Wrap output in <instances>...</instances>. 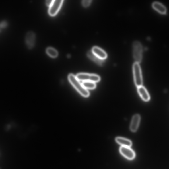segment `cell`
I'll return each mask as SVG.
<instances>
[{"label": "cell", "instance_id": "cell-12", "mask_svg": "<svg viewBox=\"0 0 169 169\" xmlns=\"http://www.w3.org/2000/svg\"><path fill=\"white\" fill-rule=\"evenodd\" d=\"M87 55L90 60L95 62L97 64L100 65H103L104 60H101L98 58L95 54H93L91 50L89 51L87 53Z\"/></svg>", "mask_w": 169, "mask_h": 169}, {"label": "cell", "instance_id": "cell-15", "mask_svg": "<svg viewBox=\"0 0 169 169\" xmlns=\"http://www.w3.org/2000/svg\"><path fill=\"white\" fill-rule=\"evenodd\" d=\"M46 52L52 58H55L58 55L57 51L52 48H49L46 49Z\"/></svg>", "mask_w": 169, "mask_h": 169}, {"label": "cell", "instance_id": "cell-10", "mask_svg": "<svg viewBox=\"0 0 169 169\" xmlns=\"http://www.w3.org/2000/svg\"><path fill=\"white\" fill-rule=\"evenodd\" d=\"M137 91L141 99L145 101H148L150 100V95L147 90L143 86L137 87Z\"/></svg>", "mask_w": 169, "mask_h": 169}, {"label": "cell", "instance_id": "cell-11", "mask_svg": "<svg viewBox=\"0 0 169 169\" xmlns=\"http://www.w3.org/2000/svg\"><path fill=\"white\" fill-rule=\"evenodd\" d=\"M117 143L121 145V146L130 147L132 145V141L128 139L122 137H117L115 139Z\"/></svg>", "mask_w": 169, "mask_h": 169}, {"label": "cell", "instance_id": "cell-3", "mask_svg": "<svg viewBox=\"0 0 169 169\" xmlns=\"http://www.w3.org/2000/svg\"><path fill=\"white\" fill-rule=\"evenodd\" d=\"M143 47L141 43L136 41L133 43V54L135 62L139 63L142 59Z\"/></svg>", "mask_w": 169, "mask_h": 169}, {"label": "cell", "instance_id": "cell-4", "mask_svg": "<svg viewBox=\"0 0 169 169\" xmlns=\"http://www.w3.org/2000/svg\"><path fill=\"white\" fill-rule=\"evenodd\" d=\"M78 79L80 81H90L95 83L99 82L100 80V77L95 74L86 73H79L76 76Z\"/></svg>", "mask_w": 169, "mask_h": 169}, {"label": "cell", "instance_id": "cell-5", "mask_svg": "<svg viewBox=\"0 0 169 169\" xmlns=\"http://www.w3.org/2000/svg\"><path fill=\"white\" fill-rule=\"evenodd\" d=\"M119 151L121 154L128 160H132L135 158V153L130 147L121 146Z\"/></svg>", "mask_w": 169, "mask_h": 169}, {"label": "cell", "instance_id": "cell-14", "mask_svg": "<svg viewBox=\"0 0 169 169\" xmlns=\"http://www.w3.org/2000/svg\"><path fill=\"white\" fill-rule=\"evenodd\" d=\"M83 85L86 89L93 90L96 87V83L90 81H84L82 83Z\"/></svg>", "mask_w": 169, "mask_h": 169}, {"label": "cell", "instance_id": "cell-13", "mask_svg": "<svg viewBox=\"0 0 169 169\" xmlns=\"http://www.w3.org/2000/svg\"><path fill=\"white\" fill-rule=\"evenodd\" d=\"M152 6L154 9L161 13L165 14L166 12L167 9L162 3L158 2H155L152 4Z\"/></svg>", "mask_w": 169, "mask_h": 169}, {"label": "cell", "instance_id": "cell-16", "mask_svg": "<svg viewBox=\"0 0 169 169\" xmlns=\"http://www.w3.org/2000/svg\"><path fill=\"white\" fill-rule=\"evenodd\" d=\"M92 1L91 0H83L82 1V4L84 7H87L91 4Z\"/></svg>", "mask_w": 169, "mask_h": 169}, {"label": "cell", "instance_id": "cell-7", "mask_svg": "<svg viewBox=\"0 0 169 169\" xmlns=\"http://www.w3.org/2000/svg\"><path fill=\"white\" fill-rule=\"evenodd\" d=\"M35 34L33 31H30L26 35L25 40L27 48L29 49L32 48L34 45Z\"/></svg>", "mask_w": 169, "mask_h": 169}, {"label": "cell", "instance_id": "cell-6", "mask_svg": "<svg viewBox=\"0 0 169 169\" xmlns=\"http://www.w3.org/2000/svg\"><path fill=\"white\" fill-rule=\"evenodd\" d=\"M63 1L62 0H55L53 1L52 5L49 7V14L54 16L56 15L59 10Z\"/></svg>", "mask_w": 169, "mask_h": 169}, {"label": "cell", "instance_id": "cell-8", "mask_svg": "<svg viewBox=\"0 0 169 169\" xmlns=\"http://www.w3.org/2000/svg\"><path fill=\"white\" fill-rule=\"evenodd\" d=\"M139 115L136 114L132 117L130 126L131 131L133 132H136L138 129L140 121Z\"/></svg>", "mask_w": 169, "mask_h": 169}, {"label": "cell", "instance_id": "cell-2", "mask_svg": "<svg viewBox=\"0 0 169 169\" xmlns=\"http://www.w3.org/2000/svg\"><path fill=\"white\" fill-rule=\"evenodd\" d=\"M133 76L135 84L137 87L142 86L143 79L140 65L139 63L135 62L133 65Z\"/></svg>", "mask_w": 169, "mask_h": 169}, {"label": "cell", "instance_id": "cell-9", "mask_svg": "<svg viewBox=\"0 0 169 169\" xmlns=\"http://www.w3.org/2000/svg\"><path fill=\"white\" fill-rule=\"evenodd\" d=\"M91 51L94 54L101 60L104 61L107 57V53L99 47L94 46Z\"/></svg>", "mask_w": 169, "mask_h": 169}, {"label": "cell", "instance_id": "cell-1", "mask_svg": "<svg viewBox=\"0 0 169 169\" xmlns=\"http://www.w3.org/2000/svg\"><path fill=\"white\" fill-rule=\"evenodd\" d=\"M68 79L70 83L83 97H87L90 96L88 90L85 89L76 76L72 74L69 75Z\"/></svg>", "mask_w": 169, "mask_h": 169}, {"label": "cell", "instance_id": "cell-18", "mask_svg": "<svg viewBox=\"0 0 169 169\" xmlns=\"http://www.w3.org/2000/svg\"><path fill=\"white\" fill-rule=\"evenodd\" d=\"M6 23L5 22H2L1 24V27H5L6 25Z\"/></svg>", "mask_w": 169, "mask_h": 169}, {"label": "cell", "instance_id": "cell-17", "mask_svg": "<svg viewBox=\"0 0 169 169\" xmlns=\"http://www.w3.org/2000/svg\"><path fill=\"white\" fill-rule=\"evenodd\" d=\"M53 1H52V0H48V1H47L46 2L47 5L50 7L52 5Z\"/></svg>", "mask_w": 169, "mask_h": 169}]
</instances>
